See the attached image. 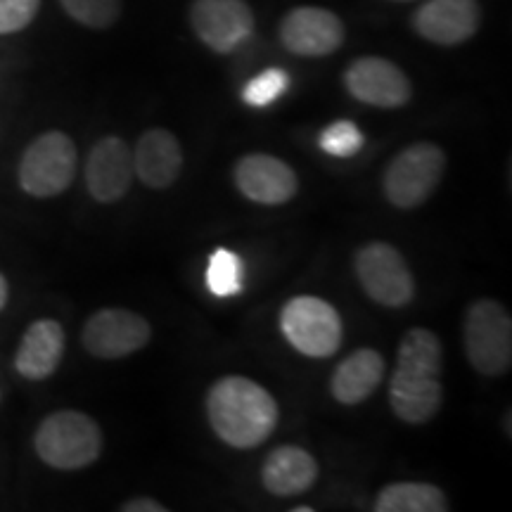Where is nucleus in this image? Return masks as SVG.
<instances>
[{"mask_svg":"<svg viewBox=\"0 0 512 512\" xmlns=\"http://www.w3.org/2000/svg\"><path fill=\"white\" fill-rule=\"evenodd\" d=\"M150 337V323L140 313L128 309H100L83 325L81 344L95 358L117 361L147 347Z\"/></svg>","mask_w":512,"mask_h":512,"instance_id":"9","label":"nucleus"},{"mask_svg":"<svg viewBox=\"0 0 512 512\" xmlns=\"http://www.w3.org/2000/svg\"><path fill=\"white\" fill-rule=\"evenodd\" d=\"M121 512H166V508L155 498H131L121 503Z\"/></svg>","mask_w":512,"mask_h":512,"instance_id":"26","label":"nucleus"},{"mask_svg":"<svg viewBox=\"0 0 512 512\" xmlns=\"http://www.w3.org/2000/svg\"><path fill=\"white\" fill-rule=\"evenodd\" d=\"M207 418L223 444L256 448L278 427V403L259 382L242 375H226L211 384L207 394Z\"/></svg>","mask_w":512,"mask_h":512,"instance_id":"2","label":"nucleus"},{"mask_svg":"<svg viewBox=\"0 0 512 512\" xmlns=\"http://www.w3.org/2000/svg\"><path fill=\"white\" fill-rule=\"evenodd\" d=\"M354 271L363 292L387 309H403L413 302L415 280L399 249L389 242H368L354 256Z\"/></svg>","mask_w":512,"mask_h":512,"instance_id":"8","label":"nucleus"},{"mask_svg":"<svg viewBox=\"0 0 512 512\" xmlns=\"http://www.w3.org/2000/svg\"><path fill=\"white\" fill-rule=\"evenodd\" d=\"M290 88V74L280 67H268L242 88V100L249 107H268Z\"/></svg>","mask_w":512,"mask_h":512,"instance_id":"24","label":"nucleus"},{"mask_svg":"<svg viewBox=\"0 0 512 512\" xmlns=\"http://www.w3.org/2000/svg\"><path fill=\"white\" fill-rule=\"evenodd\" d=\"M36 456L55 470H83L102 453L100 425L81 411H55L34 434Z\"/></svg>","mask_w":512,"mask_h":512,"instance_id":"3","label":"nucleus"},{"mask_svg":"<svg viewBox=\"0 0 512 512\" xmlns=\"http://www.w3.org/2000/svg\"><path fill=\"white\" fill-rule=\"evenodd\" d=\"M235 185L247 200L266 207L290 202L299 190V181L294 169L283 159L273 155H245L235 164Z\"/></svg>","mask_w":512,"mask_h":512,"instance_id":"15","label":"nucleus"},{"mask_svg":"<svg viewBox=\"0 0 512 512\" xmlns=\"http://www.w3.org/2000/svg\"><path fill=\"white\" fill-rule=\"evenodd\" d=\"M64 356V330L53 318H41L24 332L15 354V368L24 380L41 382L60 368Z\"/></svg>","mask_w":512,"mask_h":512,"instance_id":"17","label":"nucleus"},{"mask_svg":"<svg viewBox=\"0 0 512 512\" xmlns=\"http://www.w3.org/2000/svg\"><path fill=\"white\" fill-rule=\"evenodd\" d=\"M195 36L219 55L235 53L254 31V12L247 0H195L190 8Z\"/></svg>","mask_w":512,"mask_h":512,"instance_id":"10","label":"nucleus"},{"mask_svg":"<svg viewBox=\"0 0 512 512\" xmlns=\"http://www.w3.org/2000/svg\"><path fill=\"white\" fill-rule=\"evenodd\" d=\"M136 181L133 150L117 136H107L93 145L86 159V188L100 204L124 200Z\"/></svg>","mask_w":512,"mask_h":512,"instance_id":"13","label":"nucleus"},{"mask_svg":"<svg viewBox=\"0 0 512 512\" xmlns=\"http://www.w3.org/2000/svg\"><path fill=\"white\" fill-rule=\"evenodd\" d=\"M351 98L380 110H399L413 98V88L399 64L384 57H358L344 72Z\"/></svg>","mask_w":512,"mask_h":512,"instance_id":"11","label":"nucleus"},{"mask_svg":"<svg viewBox=\"0 0 512 512\" xmlns=\"http://www.w3.org/2000/svg\"><path fill=\"white\" fill-rule=\"evenodd\" d=\"M183 169V150L178 138L166 128H150L133 147V171L138 181L152 190H166Z\"/></svg>","mask_w":512,"mask_h":512,"instance_id":"16","label":"nucleus"},{"mask_svg":"<svg viewBox=\"0 0 512 512\" xmlns=\"http://www.w3.org/2000/svg\"><path fill=\"white\" fill-rule=\"evenodd\" d=\"M444 349L441 339L427 328H411L403 335L396 366L389 377V406L408 425H425L444 403Z\"/></svg>","mask_w":512,"mask_h":512,"instance_id":"1","label":"nucleus"},{"mask_svg":"<svg viewBox=\"0 0 512 512\" xmlns=\"http://www.w3.org/2000/svg\"><path fill=\"white\" fill-rule=\"evenodd\" d=\"M62 10L88 29H110L121 17L124 0H60Z\"/></svg>","mask_w":512,"mask_h":512,"instance_id":"22","label":"nucleus"},{"mask_svg":"<svg viewBox=\"0 0 512 512\" xmlns=\"http://www.w3.org/2000/svg\"><path fill=\"white\" fill-rule=\"evenodd\" d=\"M446 171V155L434 143H413L401 150L384 169L382 190L396 209H415L437 190Z\"/></svg>","mask_w":512,"mask_h":512,"instance_id":"5","label":"nucleus"},{"mask_svg":"<svg viewBox=\"0 0 512 512\" xmlns=\"http://www.w3.org/2000/svg\"><path fill=\"white\" fill-rule=\"evenodd\" d=\"M41 0H0V36L17 34L34 22Z\"/></svg>","mask_w":512,"mask_h":512,"instance_id":"25","label":"nucleus"},{"mask_svg":"<svg viewBox=\"0 0 512 512\" xmlns=\"http://www.w3.org/2000/svg\"><path fill=\"white\" fill-rule=\"evenodd\" d=\"M280 332L299 354L328 358L342 347L344 325L337 309L320 297L302 294L280 311Z\"/></svg>","mask_w":512,"mask_h":512,"instance_id":"7","label":"nucleus"},{"mask_svg":"<svg viewBox=\"0 0 512 512\" xmlns=\"http://www.w3.org/2000/svg\"><path fill=\"white\" fill-rule=\"evenodd\" d=\"M74 140L62 131H48L31 140L22 159H19V188L31 197H55L69 188L76 176Z\"/></svg>","mask_w":512,"mask_h":512,"instance_id":"6","label":"nucleus"},{"mask_svg":"<svg viewBox=\"0 0 512 512\" xmlns=\"http://www.w3.org/2000/svg\"><path fill=\"white\" fill-rule=\"evenodd\" d=\"M294 512H313V508H294Z\"/></svg>","mask_w":512,"mask_h":512,"instance_id":"28","label":"nucleus"},{"mask_svg":"<svg viewBox=\"0 0 512 512\" xmlns=\"http://www.w3.org/2000/svg\"><path fill=\"white\" fill-rule=\"evenodd\" d=\"M448 498L439 486L427 482H394L377 494L375 512H446Z\"/></svg>","mask_w":512,"mask_h":512,"instance_id":"20","label":"nucleus"},{"mask_svg":"<svg viewBox=\"0 0 512 512\" xmlns=\"http://www.w3.org/2000/svg\"><path fill=\"white\" fill-rule=\"evenodd\" d=\"M204 280L214 297H235L242 292V259L230 249H216L209 256Z\"/></svg>","mask_w":512,"mask_h":512,"instance_id":"21","label":"nucleus"},{"mask_svg":"<svg viewBox=\"0 0 512 512\" xmlns=\"http://www.w3.org/2000/svg\"><path fill=\"white\" fill-rule=\"evenodd\" d=\"M344 22L332 10L302 5L287 12L280 22V43L299 57L332 55L344 43Z\"/></svg>","mask_w":512,"mask_h":512,"instance_id":"12","label":"nucleus"},{"mask_svg":"<svg viewBox=\"0 0 512 512\" xmlns=\"http://www.w3.org/2000/svg\"><path fill=\"white\" fill-rule=\"evenodd\" d=\"M318 463L302 446H278L268 453L261 467V482L266 491L280 498L302 496L316 484Z\"/></svg>","mask_w":512,"mask_h":512,"instance_id":"18","label":"nucleus"},{"mask_svg":"<svg viewBox=\"0 0 512 512\" xmlns=\"http://www.w3.org/2000/svg\"><path fill=\"white\" fill-rule=\"evenodd\" d=\"M384 358L375 349H356L330 377V392L342 406H358L375 394L384 380Z\"/></svg>","mask_w":512,"mask_h":512,"instance_id":"19","label":"nucleus"},{"mask_svg":"<svg viewBox=\"0 0 512 512\" xmlns=\"http://www.w3.org/2000/svg\"><path fill=\"white\" fill-rule=\"evenodd\" d=\"M479 24L477 0H427L413 15V29L434 46H460L477 34Z\"/></svg>","mask_w":512,"mask_h":512,"instance_id":"14","label":"nucleus"},{"mask_svg":"<svg viewBox=\"0 0 512 512\" xmlns=\"http://www.w3.org/2000/svg\"><path fill=\"white\" fill-rule=\"evenodd\" d=\"M363 143H366V138H363L361 128L349 119L332 121V124L323 128V133H320L318 138L320 150H323L325 155L337 157V159L356 157L358 152H361Z\"/></svg>","mask_w":512,"mask_h":512,"instance_id":"23","label":"nucleus"},{"mask_svg":"<svg viewBox=\"0 0 512 512\" xmlns=\"http://www.w3.org/2000/svg\"><path fill=\"white\" fill-rule=\"evenodd\" d=\"M8 294H10L8 280H5V275L0 273V311H3L5 304H8Z\"/></svg>","mask_w":512,"mask_h":512,"instance_id":"27","label":"nucleus"},{"mask_svg":"<svg viewBox=\"0 0 512 512\" xmlns=\"http://www.w3.org/2000/svg\"><path fill=\"white\" fill-rule=\"evenodd\" d=\"M463 344L477 373L501 377L512 366V318L494 299H477L465 311Z\"/></svg>","mask_w":512,"mask_h":512,"instance_id":"4","label":"nucleus"}]
</instances>
